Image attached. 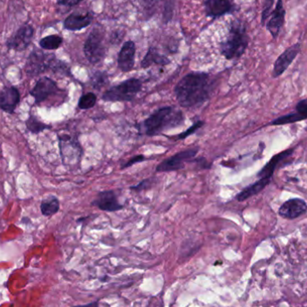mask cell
<instances>
[{"instance_id": "1", "label": "cell", "mask_w": 307, "mask_h": 307, "mask_svg": "<svg viewBox=\"0 0 307 307\" xmlns=\"http://www.w3.org/2000/svg\"><path fill=\"white\" fill-rule=\"evenodd\" d=\"M211 83L209 74L190 73L175 86L176 100L184 108L196 106L206 102L210 96Z\"/></svg>"}, {"instance_id": "2", "label": "cell", "mask_w": 307, "mask_h": 307, "mask_svg": "<svg viewBox=\"0 0 307 307\" xmlns=\"http://www.w3.org/2000/svg\"><path fill=\"white\" fill-rule=\"evenodd\" d=\"M184 113L174 107L166 106L158 109L141 124V128L147 136L159 135L163 131L178 127L184 123Z\"/></svg>"}, {"instance_id": "3", "label": "cell", "mask_w": 307, "mask_h": 307, "mask_svg": "<svg viewBox=\"0 0 307 307\" xmlns=\"http://www.w3.org/2000/svg\"><path fill=\"white\" fill-rule=\"evenodd\" d=\"M249 40L244 23L240 20L232 22L228 35L220 46L222 55L229 60L241 58L247 49Z\"/></svg>"}, {"instance_id": "4", "label": "cell", "mask_w": 307, "mask_h": 307, "mask_svg": "<svg viewBox=\"0 0 307 307\" xmlns=\"http://www.w3.org/2000/svg\"><path fill=\"white\" fill-rule=\"evenodd\" d=\"M142 83L137 78H130L126 81L114 85L102 94V99L105 102H130L140 92Z\"/></svg>"}, {"instance_id": "5", "label": "cell", "mask_w": 307, "mask_h": 307, "mask_svg": "<svg viewBox=\"0 0 307 307\" xmlns=\"http://www.w3.org/2000/svg\"><path fill=\"white\" fill-rule=\"evenodd\" d=\"M64 63L56 60L55 56L49 55L43 51H34L31 54L26 64V72L30 75H38L45 72L48 69L64 70Z\"/></svg>"}, {"instance_id": "6", "label": "cell", "mask_w": 307, "mask_h": 307, "mask_svg": "<svg viewBox=\"0 0 307 307\" xmlns=\"http://www.w3.org/2000/svg\"><path fill=\"white\" fill-rule=\"evenodd\" d=\"M103 39L104 30L99 26H95L86 39L84 45V53L90 63L97 64L104 59L105 48L103 45Z\"/></svg>"}, {"instance_id": "7", "label": "cell", "mask_w": 307, "mask_h": 307, "mask_svg": "<svg viewBox=\"0 0 307 307\" xmlns=\"http://www.w3.org/2000/svg\"><path fill=\"white\" fill-rule=\"evenodd\" d=\"M198 153V148L184 150L176 154L175 156L167 158L165 161L160 163L157 167V172H173L183 169L185 167V164L190 162Z\"/></svg>"}, {"instance_id": "8", "label": "cell", "mask_w": 307, "mask_h": 307, "mask_svg": "<svg viewBox=\"0 0 307 307\" xmlns=\"http://www.w3.org/2000/svg\"><path fill=\"white\" fill-rule=\"evenodd\" d=\"M301 51V43H294L283 51L280 55L277 57L274 63L272 70V77L277 78L280 77L283 73L289 68L290 65L297 57L299 52Z\"/></svg>"}, {"instance_id": "9", "label": "cell", "mask_w": 307, "mask_h": 307, "mask_svg": "<svg viewBox=\"0 0 307 307\" xmlns=\"http://www.w3.org/2000/svg\"><path fill=\"white\" fill-rule=\"evenodd\" d=\"M286 9L283 5V0H277L275 9H273L271 17L266 23V29L268 30L273 39H277L280 34L282 27L285 24Z\"/></svg>"}, {"instance_id": "10", "label": "cell", "mask_w": 307, "mask_h": 307, "mask_svg": "<svg viewBox=\"0 0 307 307\" xmlns=\"http://www.w3.org/2000/svg\"><path fill=\"white\" fill-rule=\"evenodd\" d=\"M307 204L305 201L299 199H290L285 201L278 209V215L286 219H295L306 213Z\"/></svg>"}, {"instance_id": "11", "label": "cell", "mask_w": 307, "mask_h": 307, "mask_svg": "<svg viewBox=\"0 0 307 307\" xmlns=\"http://www.w3.org/2000/svg\"><path fill=\"white\" fill-rule=\"evenodd\" d=\"M60 152L63 163L66 165H72L79 160L81 149L77 141L69 136L60 137Z\"/></svg>"}, {"instance_id": "12", "label": "cell", "mask_w": 307, "mask_h": 307, "mask_svg": "<svg viewBox=\"0 0 307 307\" xmlns=\"http://www.w3.org/2000/svg\"><path fill=\"white\" fill-rule=\"evenodd\" d=\"M34 28L29 25H25L19 28L13 37L9 39L8 46L15 51H25L30 45L34 36Z\"/></svg>"}, {"instance_id": "13", "label": "cell", "mask_w": 307, "mask_h": 307, "mask_svg": "<svg viewBox=\"0 0 307 307\" xmlns=\"http://www.w3.org/2000/svg\"><path fill=\"white\" fill-rule=\"evenodd\" d=\"M92 204L107 212H115L123 209V206L119 203L115 193L112 191L100 192Z\"/></svg>"}, {"instance_id": "14", "label": "cell", "mask_w": 307, "mask_h": 307, "mask_svg": "<svg viewBox=\"0 0 307 307\" xmlns=\"http://www.w3.org/2000/svg\"><path fill=\"white\" fill-rule=\"evenodd\" d=\"M204 8L206 16L212 18L223 17L234 11L231 0H206Z\"/></svg>"}, {"instance_id": "15", "label": "cell", "mask_w": 307, "mask_h": 307, "mask_svg": "<svg viewBox=\"0 0 307 307\" xmlns=\"http://www.w3.org/2000/svg\"><path fill=\"white\" fill-rule=\"evenodd\" d=\"M58 91V86L55 82L49 77L41 78L35 85L34 89L31 91V94L34 96L37 103L43 102L51 95L55 94Z\"/></svg>"}, {"instance_id": "16", "label": "cell", "mask_w": 307, "mask_h": 307, "mask_svg": "<svg viewBox=\"0 0 307 307\" xmlns=\"http://www.w3.org/2000/svg\"><path fill=\"white\" fill-rule=\"evenodd\" d=\"M136 46L132 41H128L124 43L119 51L118 57V65L121 71L129 72L135 64Z\"/></svg>"}, {"instance_id": "17", "label": "cell", "mask_w": 307, "mask_h": 307, "mask_svg": "<svg viewBox=\"0 0 307 307\" xmlns=\"http://www.w3.org/2000/svg\"><path fill=\"white\" fill-rule=\"evenodd\" d=\"M20 102V94L17 88L8 87L0 92V108L3 111L12 113Z\"/></svg>"}, {"instance_id": "18", "label": "cell", "mask_w": 307, "mask_h": 307, "mask_svg": "<svg viewBox=\"0 0 307 307\" xmlns=\"http://www.w3.org/2000/svg\"><path fill=\"white\" fill-rule=\"evenodd\" d=\"M93 21L92 14L77 15L73 14L68 16L64 21L65 29L68 31H79L89 26Z\"/></svg>"}, {"instance_id": "19", "label": "cell", "mask_w": 307, "mask_h": 307, "mask_svg": "<svg viewBox=\"0 0 307 307\" xmlns=\"http://www.w3.org/2000/svg\"><path fill=\"white\" fill-rule=\"evenodd\" d=\"M270 178H260L254 184L249 185L248 187L244 188L243 191L239 192L238 194L235 197V199L238 201H244L248 200L249 198L255 196L258 193H260L265 187H267L270 183Z\"/></svg>"}, {"instance_id": "20", "label": "cell", "mask_w": 307, "mask_h": 307, "mask_svg": "<svg viewBox=\"0 0 307 307\" xmlns=\"http://www.w3.org/2000/svg\"><path fill=\"white\" fill-rule=\"evenodd\" d=\"M293 151H294L293 148H290V149L285 150V151H283L281 153L277 154L276 156H274V157L269 160V163H268V164L258 173L257 176H258L259 178L266 177V178H270V179H271V178H272L273 174H274V172H275V169H276V167H277V164L280 162L281 160H283V159L288 158L289 156H291L292 153H293Z\"/></svg>"}, {"instance_id": "21", "label": "cell", "mask_w": 307, "mask_h": 307, "mask_svg": "<svg viewBox=\"0 0 307 307\" xmlns=\"http://www.w3.org/2000/svg\"><path fill=\"white\" fill-rule=\"evenodd\" d=\"M170 63V60L167 59V57L161 55L156 49L151 48L145 54V58L141 62V67L143 68H149L150 66L153 64L157 65H167Z\"/></svg>"}, {"instance_id": "22", "label": "cell", "mask_w": 307, "mask_h": 307, "mask_svg": "<svg viewBox=\"0 0 307 307\" xmlns=\"http://www.w3.org/2000/svg\"><path fill=\"white\" fill-rule=\"evenodd\" d=\"M59 209H60V202L58 201V199H56L54 197H51L43 201L41 205L42 213L47 217L57 213Z\"/></svg>"}, {"instance_id": "23", "label": "cell", "mask_w": 307, "mask_h": 307, "mask_svg": "<svg viewBox=\"0 0 307 307\" xmlns=\"http://www.w3.org/2000/svg\"><path fill=\"white\" fill-rule=\"evenodd\" d=\"M63 40L59 35H50L40 41V46L44 50H57L61 46Z\"/></svg>"}, {"instance_id": "24", "label": "cell", "mask_w": 307, "mask_h": 307, "mask_svg": "<svg viewBox=\"0 0 307 307\" xmlns=\"http://www.w3.org/2000/svg\"><path fill=\"white\" fill-rule=\"evenodd\" d=\"M97 101V96L94 93H87L82 95L78 101V107L81 110H88L95 105Z\"/></svg>"}, {"instance_id": "25", "label": "cell", "mask_w": 307, "mask_h": 307, "mask_svg": "<svg viewBox=\"0 0 307 307\" xmlns=\"http://www.w3.org/2000/svg\"><path fill=\"white\" fill-rule=\"evenodd\" d=\"M273 5H274V0H264L263 9L261 12V25L263 26H265L269 16L272 13Z\"/></svg>"}, {"instance_id": "26", "label": "cell", "mask_w": 307, "mask_h": 307, "mask_svg": "<svg viewBox=\"0 0 307 307\" xmlns=\"http://www.w3.org/2000/svg\"><path fill=\"white\" fill-rule=\"evenodd\" d=\"M27 128L33 132L38 133L43 129H45V128H49V127L46 126L45 124L40 122L34 117H31L30 119L27 120Z\"/></svg>"}, {"instance_id": "27", "label": "cell", "mask_w": 307, "mask_h": 307, "mask_svg": "<svg viewBox=\"0 0 307 307\" xmlns=\"http://www.w3.org/2000/svg\"><path fill=\"white\" fill-rule=\"evenodd\" d=\"M203 125H204V122H203V121H201V120L197 121V122H195V123L192 125V127H190V128L186 129L185 131L179 134V135L177 136V138H178V139H185L188 136H191L192 134L197 132V130L200 129Z\"/></svg>"}, {"instance_id": "28", "label": "cell", "mask_w": 307, "mask_h": 307, "mask_svg": "<svg viewBox=\"0 0 307 307\" xmlns=\"http://www.w3.org/2000/svg\"><path fill=\"white\" fill-rule=\"evenodd\" d=\"M92 83L94 88H101L107 83L106 74L102 72L95 73L92 78Z\"/></svg>"}, {"instance_id": "29", "label": "cell", "mask_w": 307, "mask_h": 307, "mask_svg": "<svg viewBox=\"0 0 307 307\" xmlns=\"http://www.w3.org/2000/svg\"><path fill=\"white\" fill-rule=\"evenodd\" d=\"M295 111L300 114L304 116L307 119V98L303 99L302 101L298 102L295 107Z\"/></svg>"}, {"instance_id": "30", "label": "cell", "mask_w": 307, "mask_h": 307, "mask_svg": "<svg viewBox=\"0 0 307 307\" xmlns=\"http://www.w3.org/2000/svg\"><path fill=\"white\" fill-rule=\"evenodd\" d=\"M145 157L142 156V155L136 156V157H134V158H131V159H129L128 162L126 163L124 166H122V168H128V167H132V166L136 165L137 163H141L143 162V161H145Z\"/></svg>"}, {"instance_id": "31", "label": "cell", "mask_w": 307, "mask_h": 307, "mask_svg": "<svg viewBox=\"0 0 307 307\" xmlns=\"http://www.w3.org/2000/svg\"><path fill=\"white\" fill-rule=\"evenodd\" d=\"M83 0H57L58 4L63 7H73L80 3Z\"/></svg>"}, {"instance_id": "32", "label": "cell", "mask_w": 307, "mask_h": 307, "mask_svg": "<svg viewBox=\"0 0 307 307\" xmlns=\"http://www.w3.org/2000/svg\"><path fill=\"white\" fill-rule=\"evenodd\" d=\"M149 181L145 180V181H143V182L139 183L136 186L131 187V190H133V191H142V190H145L146 188L149 187Z\"/></svg>"}, {"instance_id": "33", "label": "cell", "mask_w": 307, "mask_h": 307, "mask_svg": "<svg viewBox=\"0 0 307 307\" xmlns=\"http://www.w3.org/2000/svg\"><path fill=\"white\" fill-rule=\"evenodd\" d=\"M73 307H98V303H91L88 304H85V305H77V306Z\"/></svg>"}]
</instances>
